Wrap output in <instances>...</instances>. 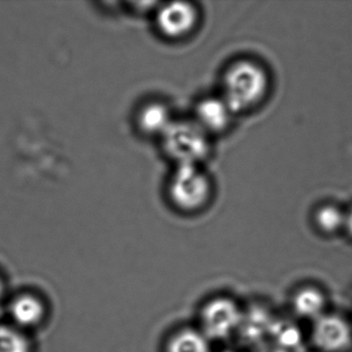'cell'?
Returning <instances> with one entry per match:
<instances>
[{
    "instance_id": "cell-6",
    "label": "cell",
    "mask_w": 352,
    "mask_h": 352,
    "mask_svg": "<svg viewBox=\"0 0 352 352\" xmlns=\"http://www.w3.org/2000/svg\"><path fill=\"white\" fill-rule=\"evenodd\" d=\"M197 16V9L191 3H168L158 9L156 26L166 38H183L195 30L199 20Z\"/></svg>"
},
{
    "instance_id": "cell-7",
    "label": "cell",
    "mask_w": 352,
    "mask_h": 352,
    "mask_svg": "<svg viewBox=\"0 0 352 352\" xmlns=\"http://www.w3.org/2000/svg\"><path fill=\"white\" fill-rule=\"evenodd\" d=\"M313 340L320 349L340 352L352 344V327L347 320L333 314H323L315 320Z\"/></svg>"
},
{
    "instance_id": "cell-17",
    "label": "cell",
    "mask_w": 352,
    "mask_h": 352,
    "mask_svg": "<svg viewBox=\"0 0 352 352\" xmlns=\"http://www.w3.org/2000/svg\"><path fill=\"white\" fill-rule=\"evenodd\" d=\"M256 352H288L286 350L282 349L279 346L275 345H265L261 347L257 348Z\"/></svg>"
},
{
    "instance_id": "cell-1",
    "label": "cell",
    "mask_w": 352,
    "mask_h": 352,
    "mask_svg": "<svg viewBox=\"0 0 352 352\" xmlns=\"http://www.w3.org/2000/svg\"><path fill=\"white\" fill-rule=\"evenodd\" d=\"M269 89V76L253 60L232 63L222 80L221 98L234 114L250 110L265 98Z\"/></svg>"
},
{
    "instance_id": "cell-19",
    "label": "cell",
    "mask_w": 352,
    "mask_h": 352,
    "mask_svg": "<svg viewBox=\"0 0 352 352\" xmlns=\"http://www.w3.org/2000/svg\"><path fill=\"white\" fill-rule=\"evenodd\" d=\"M224 352H232V351H224Z\"/></svg>"
},
{
    "instance_id": "cell-3",
    "label": "cell",
    "mask_w": 352,
    "mask_h": 352,
    "mask_svg": "<svg viewBox=\"0 0 352 352\" xmlns=\"http://www.w3.org/2000/svg\"><path fill=\"white\" fill-rule=\"evenodd\" d=\"M212 185L197 164H179L170 177L168 195L176 207L193 211L206 205Z\"/></svg>"
},
{
    "instance_id": "cell-8",
    "label": "cell",
    "mask_w": 352,
    "mask_h": 352,
    "mask_svg": "<svg viewBox=\"0 0 352 352\" xmlns=\"http://www.w3.org/2000/svg\"><path fill=\"white\" fill-rule=\"evenodd\" d=\"M232 115L234 113L221 96L208 98L197 104L193 120L210 135L228 129Z\"/></svg>"
},
{
    "instance_id": "cell-5",
    "label": "cell",
    "mask_w": 352,
    "mask_h": 352,
    "mask_svg": "<svg viewBox=\"0 0 352 352\" xmlns=\"http://www.w3.org/2000/svg\"><path fill=\"white\" fill-rule=\"evenodd\" d=\"M201 318L207 337L224 339L240 329L243 314L232 300L217 298L206 306Z\"/></svg>"
},
{
    "instance_id": "cell-10",
    "label": "cell",
    "mask_w": 352,
    "mask_h": 352,
    "mask_svg": "<svg viewBox=\"0 0 352 352\" xmlns=\"http://www.w3.org/2000/svg\"><path fill=\"white\" fill-rule=\"evenodd\" d=\"M0 352H36L32 333L8 321L0 322Z\"/></svg>"
},
{
    "instance_id": "cell-2",
    "label": "cell",
    "mask_w": 352,
    "mask_h": 352,
    "mask_svg": "<svg viewBox=\"0 0 352 352\" xmlns=\"http://www.w3.org/2000/svg\"><path fill=\"white\" fill-rule=\"evenodd\" d=\"M164 151L179 164H197L210 151L209 135L195 120H174L162 135Z\"/></svg>"
},
{
    "instance_id": "cell-13",
    "label": "cell",
    "mask_w": 352,
    "mask_h": 352,
    "mask_svg": "<svg viewBox=\"0 0 352 352\" xmlns=\"http://www.w3.org/2000/svg\"><path fill=\"white\" fill-rule=\"evenodd\" d=\"M272 324L273 323L267 315L255 311L250 313L247 318L243 316L240 327H242L245 338L249 342H256V340L261 339V336L271 333Z\"/></svg>"
},
{
    "instance_id": "cell-15",
    "label": "cell",
    "mask_w": 352,
    "mask_h": 352,
    "mask_svg": "<svg viewBox=\"0 0 352 352\" xmlns=\"http://www.w3.org/2000/svg\"><path fill=\"white\" fill-rule=\"evenodd\" d=\"M275 340V345L286 350L294 348L300 343V335L298 329L290 323L281 322L272 324L271 333Z\"/></svg>"
},
{
    "instance_id": "cell-16",
    "label": "cell",
    "mask_w": 352,
    "mask_h": 352,
    "mask_svg": "<svg viewBox=\"0 0 352 352\" xmlns=\"http://www.w3.org/2000/svg\"><path fill=\"white\" fill-rule=\"evenodd\" d=\"M8 300V284L5 277L0 274V304L7 302Z\"/></svg>"
},
{
    "instance_id": "cell-11",
    "label": "cell",
    "mask_w": 352,
    "mask_h": 352,
    "mask_svg": "<svg viewBox=\"0 0 352 352\" xmlns=\"http://www.w3.org/2000/svg\"><path fill=\"white\" fill-rule=\"evenodd\" d=\"M325 306L324 296L314 288L300 290L294 300V308L300 316L314 319L323 315Z\"/></svg>"
},
{
    "instance_id": "cell-4",
    "label": "cell",
    "mask_w": 352,
    "mask_h": 352,
    "mask_svg": "<svg viewBox=\"0 0 352 352\" xmlns=\"http://www.w3.org/2000/svg\"><path fill=\"white\" fill-rule=\"evenodd\" d=\"M7 315L8 322L32 333L46 324L49 306L40 294L26 290L8 298Z\"/></svg>"
},
{
    "instance_id": "cell-18",
    "label": "cell",
    "mask_w": 352,
    "mask_h": 352,
    "mask_svg": "<svg viewBox=\"0 0 352 352\" xmlns=\"http://www.w3.org/2000/svg\"><path fill=\"white\" fill-rule=\"evenodd\" d=\"M344 228L347 230L348 234L352 236V208L345 213V223Z\"/></svg>"
},
{
    "instance_id": "cell-14",
    "label": "cell",
    "mask_w": 352,
    "mask_h": 352,
    "mask_svg": "<svg viewBox=\"0 0 352 352\" xmlns=\"http://www.w3.org/2000/svg\"><path fill=\"white\" fill-rule=\"evenodd\" d=\"M317 226L327 232H333L344 228L345 212L337 206L325 205L317 210L315 215Z\"/></svg>"
},
{
    "instance_id": "cell-9",
    "label": "cell",
    "mask_w": 352,
    "mask_h": 352,
    "mask_svg": "<svg viewBox=\"0 0 352 352\" xmlns=\"http://www.w3.org/2000/svg\"><path fill=\"white\" fill-rule=\"evenodd\" d=\"M174 120L168 107L162 102L145 104L137 116L138 126L142 133L160 137L168 131Z\"/></svg>"
},
{
    "instance_id": "cell-12",
    "label": "cell",
    "mask_w": 352,
    "mask_h": 352,
    "mask_svg": "<svg viewBox=\"0 0 352 352\" xmlns=\"http://www.w3.org/2000/svg\"><path fill=\"white\" fill-rule=\"evenodd\" d=\"M168 352H210L209 342L205 333L185 329L172 339Z\"/></svg>"
}]
</instances>
